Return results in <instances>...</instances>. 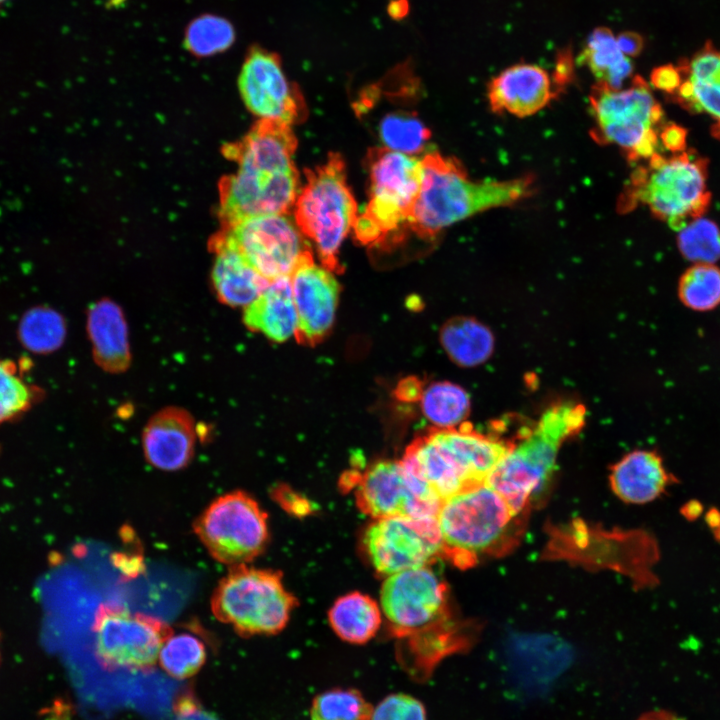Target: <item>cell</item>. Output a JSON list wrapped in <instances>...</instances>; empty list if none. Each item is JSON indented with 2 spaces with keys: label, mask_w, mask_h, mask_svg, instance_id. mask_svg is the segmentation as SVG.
I'll return each instance as SVG.
<instances>
[{
  "label": "cell",
  "mask_w": 720,
  "mask_h": 720,
  "mask_svg": "<svg viewBox=\"0 0 720 720\" xmlns=\"http://www.w3.org/2000/svg\"><path fill=\"white\" fill-rule=\"evenodd\" d=\"M297 140L290 125L259 120L239 141L223 146L236 170L219 182L222 225L265 214H287L298 196Z\"/></svg>",
  "instance_id": "cell-1"
},
{
  "label": "cell",
  "mask_w": 720,
  "mask_h": 720,
  "mask_svg": "<svg viewBox=\"0 0 720 720\" xmlns=\"http://www.w3.org/2000/svg\"><path fill=\"white\" fill-rule=\"evenodd\" d=\"M422 181L409 229L421 238H433L445 227L479 212L513 205L535 191V179L473 181L454 158L436 151L421 160Z\"/></svg>",
  "instance_id": "cell-2"
},
{
  "label": "cell",
  "mask_w": 720,
  "mask_h": 720,
  "mask_svg": "<svg viewBox=\"0 0 720 720\" xmlns=\"http://www.w3.org/2000/svg\"><path fill=\"white\" fill-rule=\"evenodd\" d=\"M512 446L470 426L435 428L415 439L402 460L444 501L486 483Z\"/></svg>",
  "instance_id": "cell-3"
},
{
  "label": "cell",
  "mask_w": 720,
  "mask_h": 720,
  "mask_svg": "<svg viewBox=\"0 0 720 720\" xmlns=\"http://www.w3.org/2000/svg\"><path fill=\"white\" fill-rule=\"evenodd\" d=\"M520 514L487 483L445 499L437 514L442 554L456 565H472L480 556L512 546Z\"/></svg>",
  "instance_id": "cell-4"
},
{
  "label": "cell",
  "mask_w": 720,
  "mask_h": 720,
  "mask_svg": "<svg viewBox=\"0 0 720 720\" xmlns=\"http://www.w3.org/2000/svg\"><path fill=\"white\" fill-rule=\"evenodd\" d=\"M706 178L707 162L694 152L682 151L669 158L657 152L646 167L633 172L618 209L627 212L644 204L654 216L680 231L709 206Z\"/></svg>",
  "instance_id": "cell-5"
},
{
  "label": "cell",
  "mask_w": 720,
  "mask_h": 720,
  "mask_svg": "<svg viewBox=\"0 0 720 720\" xmlns=\"http://www.w3.org/2000/svg\"><path fill=\"white\" fill-rule=\"evenodd\" d=\"M584 419L581 404L550 407L526 438L512 446L486 483L521 514L548 481L561 445L582 428Z\"/></svg>",
  "instance_id": "cell-6"
},
{
  "label": "cell",
  "mask_w": 720,
  "mask_h": 720,
  "mask_svg": "<svg viewBox=\"0 0 720 720\" xmlns=\"http://www.w3.org/2000/svg\"><path fill=\"white\" fill-rule=\"evenodd\" d=\"M305 173L306 184L294 204L295 222L303 236L313 241L322 266L335 272L340 267L341 244L358 216L344 160L330 153L324 164Z\"/></svg>",
  "instance_id": "cell-7"
},
{
  "label": "cell",
  "mask_w": 720,
  "mask_h": 720,
  "mask_svg": "<svg viewBox=\"0 0 720 720\" xmlns=\"http://www.w3.org/2000/svg\"><path fill=\"white\" fill-rule=\"evenodd\" d=\"M296 598L278 571L247 564L231 566L210 600L214 617L242 637L273 635L287 625Z\"/></svg>",
  "instance_id": "cell-8"
},
{
  "label": "cell",
  "mask_w": 720,
  "mask_h": 720,
  "mask_svg": "<svg viewBox=\"0 0 720 720\" xmlns=\"http://www.w3.org/2000/svg\"><path fill=\"white\" fill-rule=\"evenodd\" d=\"M369 200L353 225L355 238L363 245H375L409 229L419 196L421 160L385 147L368 152Z\"/></svg>",
  "instance_id": "cell-9"
},
{
  "label": "cell",
  "mask_w": 720,
  "mask_h": 720,
  "mask_svg": "<svg viewBox=\"0 0 720 720\" xmlns=\"http://www.w3.org/2000/svg\"><path fill=\"white\" fill-rule=\"evenodd\" d=\"M589 101L594 121L591 134L598 143L617 145L629 161L657 153L663 110L641 76L619 89L597 82Z\"/></svg>",
  "instance_id": "cell-10"
},
{
  "label": "cell",
  "mask_w": 720,
  "mask_h": 720,
  "mask_svg": "<svg viewBox=\"0 0 720 720\" xmlns=\"http://www.w3.org/2000/svg\"><path fill=\"white\" fill-rule=\"evenodd\" d=\"M380 608L399 637L433 638L443 649L454 648L446 585L429 566L387 576Z\"/></svg>",
  "instance_id": "cell-11"
},
{
  "label": "cell",
  "mask_w": 720,
  "mask_h": 720,
  "mask_svg": "<svg viewBox=\"0 0 720 720\" xmlns=\"http://www.w3.org/2000/svg\"><path fill=\"white\" fill-rule=\"evenodd\" d=\"M193 530L216 561L230 566L252 561L269 539L266 512L241 490L215 498L195 519Z\"/></svg>",
  "instance_id": "cell-12"
},
{
  "label": "cell",
  "mask_w": 720,
  "mask_h": 720,
  "mask_svg": "<svg viewBox=\"0 0 720 720\" xmlns=\"http://www.w3.org/2000/svg\"><path fill=\"white\" fill-rule=\"evenodd\" d=\"M237 251L262 277H289L311 249L287 214H265L222 225L209 241Z\"/></svg>",
  "instance_id": "cell-13"
},
{
  "label": "cell",
  "mask_w": 720,
  "mask_h": 720,
  "mask_svg": "<svg viewBox=\"0 0 720 720\" xmlns=\"http://www.w3.org/2000/svg\"><path fill=\"white\" fill-rule=\"evenodd\" d=\"M95 656L108 671L149 670L173 633L162 620L112 604L101 605L93 623Z\"/></svg>",
  "instance_id": "cell-14"
},
{
  "label": "cell",
  "mask_w": 720,
  "mask_h": 720,
  "mask_svg": "<svg viewBox=\"0 0 720 720\" xmlns=\"http://www.w3.org/2000/svg\"><path fill=\"white\" fill-rule=\"evenodd\" d=\"M355 498L374 519L392 516L437 517L442 500L402 460H382L359 477Z\"/></svg>",
  "instance_id": "cell-15"
},
{
  "label": "cell",
  "mask_w": 720,
  "mask_h": 720,
  "mask_svg": "<svg viewBox=\"0 0 720 720\" xmlns=\"http://www.w3.org/2000/svg\"><path fill=\"white\" fill-rule=\"evenodd\" d=\"M374 520L364 534L363 544L374 569L386 577L429 566L442 553L437 517Z\"/></svg>",
  "instance_id": "cell-16"
},
{
  "label": "cell",
  "mask_w": 720,
  "mask_h": 720,
  "mask_svg": "<svg viewBox=\"0 0 720 720\" xmlns=\"http://www.w3.org/2000/svg\"><path fill=\"white\" fill-rule=\"evenodd\" d=\"M238 88L244 104L259 120L291 125L304 117L303 96L296 84L288 80L280 56L273 51L259 45L248 50Z\"/></svg>",
  "instance_id": "cell-17"
},
{
  "label": "cell",
  "mask_w": 720,
  "mask_h": 720,
  "mask_svg": "<svg viewBox=\"0 0 720 720\" xmlns=\"http://www.w3.org/2000/svg\"><path fill=\"white\" fill-rule=\"evenodd\" d=\"M290 282L298 318L295 337L299 343L316 344L333 325L339 284L332 271L314 263L312 252L299 262Z\"/></svg>",
  "instance_id": "cell-18"
},
{
  "label": "cell",
  "mask_w": 720,
  "mask_h": 720,
  "mask_svg": "<svg viewBox=\"0 0 720 720\" xmlns=\"http://www.w3.org/2000/svg\"><path fill=\"white\" fill-rule=\"evenodd\" d=\"M559 87L540 66L519 63L495 76L488 84V101L495 113L527 117L542 110Z\"/></svg>",
  "instance_id": "cell-19"
},
{
  "label": "cell",
  "mask_w": 720,
  "mask_h": 720,
  "mask_svg": "<svg viewBox=\"0 0 720 720\" xmlns=\"http://www.w3.org/2000/svg\"><path fill=\"white\" fill-rule=\"evenodd\" d=\"M195 442L193 418L177 407L164 408L154 414L142 435L145 459L163 471L186 467L193 457Z\"/></svg>",
  "instance_id": "cell-20"
},
{
  "label": "cell",
  "mask_w": 720,
  "mask_h": 720,
  "mask_svg": "<svg viewBox=\"0 0 720 720\" xmlns=\"http://www.w3.org/2000/svg\"><path fill=\"white\" fill-rule=\"evenodd\" d=\"M677 482V478L666 469L662 457L652 450L628 453L612 467L610 474L614 493L631 504L651 502Z\"/></svg>",
  "instance_id": "cell-21"
},
{
  "label": "cell",
  "mask_w": 720,
  "mask_h": 720,
  "mask_svg": "<svg viewBox=\"0 0 720 720\" xmlns=\"http://www.w3.org/2000/svg\"><path fill=\"white\" fill-rule=\"evenodd\" d=\"M677 68L680 83L674 92L676 99L689 110L712 116L720 136V50L707 42L692 59Z\"/></svg>",
  "instance_id": "cell-22"
},
{
  "label": "cell",
  "mask_w": 720,
  "mask_h": 720,
  "mask_svg": "<svg viewBox=\"0 0 720 720\" xmlns=\"http://www.w3.org/2000/svg\"><path fill=\"white\" fill-rule=\"evenodd\" d=\"M87 329L96 363L111 373L125 371L131 354L121 308L109 299L97 301L88 311Z\"/></svg>",
  "instance_id": "cell-23"
},
{
  "label": "cell",
  "mask_w": 720,
  "mask_h": 720,
  "mask_svg": "<svg viewBox=\"0 0 720 720\" xmlns=\"http://www.w3.org/2000/svg\"><path fill=\"white\" fill-rule=\"evenodd\" d=\"M243 322L252 331L262 333L274 342L295 336L297 312L289 277L272 280L263 292L244 307Z\"/></svg>",
  "instance_id": "cell-24"
},
{
  "label": "cell",
  "mask_w": 720,
  "mask_h": 720,
  "mask_svg": "<svg viewBox=\"0 0 720 720\" xmlns=\"http://www.w3.org/2000/svg\"><path fill=\"white\" fill-rule=\"evenodd\" d=\"M209 248L215 254L212 284L222 303L246 307L271 282L256 272L234 249L222 245H210Z\"/></svg>",
  "instance_id": "cell-25"
},
{
  "label": "cell",
  "mask_w": 720,
  "mask_h": 720,
  "mask_svg": "<svg viewBox=\"0 0 720 720\" xmlns=\"http://www.w3.org/2000/svg\"><path fill=\"white\" fill-rule=\"evenodd\" d=\"M440 342L448 357L461 367H475L490 358L494 336L482 322L467 316L449 319L440 330Z\"/></svg>",
  "instance_id": "cell-26"
},
{
  "label": "cell",
  "mask_w": 720,
  "mask_h": 720,
  "mask_svg": "<svg viewBox=\"0 0 720 720\" xmlns=\"http://www.w3.org/2000/svg\"><path fill=\"white\" fill-rule=\"evenodd\" d=\"M328 619L342 640L363 644L377 633L381 625V610L370 596L352 592L335 601L329 610Z\"/></svg>",
  "instance_id": "cell-27"
},
{
  "label": "cell",
  "mask_w": 720,
  "mask_h": 720,
  "mask_svg": "<svg viewBox=\"0 0 720 720\" xmlns=\"http://www.w3.org/2000/svg\"><path fill=\"white\" fill-rule=\"evenodd\" d=\"M597 82L611 88H622L623 83L633 73V65L629 57L618 47L616 37L606 27H598L589 35L579 56Z\"/></svg>",
  "instance_id": "cell-28"
},
{
  "label": "cell",
  "mask_w": 720,
  "mask_h": 720,
  "mask_svg": "<svg viewBox=\"0 0 720 720\" xmlns=\"http://www.w3.org/2000/svg\"><path fill=\"white\" fill-rule=\"evenodd\" d=\"M420 400L424 416L438 429L462 425L471 407L468 393L448 381L430 384L423 390Z\"/></svg>",
  "instance_id": "cell-29"
},
{
  "label": "cell",
  "mask_w": 720,
  "mask_h": 720,
  "mask_svg": "<svg viewBox=\"0 0 720 720\" xmlns=\"http://www.w3.org/2000/svg\"><path fill=\"white\" fill-rule=\"evenodd\" d=\"M376 133L385 148L412 155L424 151L431 131L415 111L393 110L384 114Z\"/></svg>",
  "instance_id": "cell-30"
},
{
  "label": "cell",
  "mask_w": 720,
  "mask_h": 720,
  "mask_svg": "<svg viewBox=\"0 0 720 720\" xmlns=\"http://www.w3.org/2000/svg\"><path fill=\"white\" fill-rule=\"evenodd\" d=\"M680 302L692 311L707 312L720 305V268L712 263H695L680 277Z\"/></svg>",
  "instance_id": "cell-31"
},
{
  "label": "cell",
  "mask_w": 720,
  "mask_h": 720,
  "mask_svg": "<svg viewBox=\"0 0 720 720\" xmlns=\"http://www.w3.org/2000/svg\"><path fill=\"white\" fill-rule=\"evenodd\" d=\"M206 657L205 645L198 637L190 633H172L162 645L158 660L169 676L183 680L198 673Z\"/></svg>",
  "instance_id": "cell-32"
},
{
  "label": "cell",
  "mask_w": 720,
  "mask_h": 720,
  "mask_svg": "<svg viewBox=\"0 0 720 720\" xmlns=\"http://www.w3.org/2000/svg\"><path fill=\"white\" fill-rule=\"evenodd\" d=\"M235 30L227 19L206 14L193 19L185 29L184 47L192 55L208 57L232 46Z\"/></svg>",
  "instance_id": "cell-33"
},
{
  "label": "cell",
  "mask_w": 720,
  "mask_h": 720,
  "mask_svg": "<svg viewBox=\"0 0 720 720\" xmlns=\"http://www.w3.org/2000/svg\"><path fill=\"white\" fill-rule=\"evenodd\" d=\"M63 317L56 311L37 307L28 311L19 325L23 345L36 353H48L59 348L65 338Z\"/></svg>",
  "instance_id": "cell-34"
},
{
  "label": "cell",
  "mask_w": 720,
  "mask_h": 720,
  "mask_svg": "<svg viewBox=\"0 0 720 720\" xmlns=\"http://www.w3.org/2000/svg\"><path fill=\"white\" fill-rule=\"evenodd\" d=\"M373 707L356 689H331L312 701L311 720H370Z\"/></svg>",
  "instance_id": "cell-35"
},
{
  "label": "cell",
  "mask_w": 720,
  "mask_h": 720,
  "mask_svg": "<svg viewBox=\"0 0 720 720\" xmlns=\"http://www.w3.org/2000/svg\"><path fill=\"white\" fill-rule=\"evenodd\" d=\"M39 394L19 373L11 360L0 359V424L28 410Z\"/></svg>",
  "instance_id": "cell-36"
},
{
  "label": "cell",
  "mask_w": 720,
  "mask_h": 720,
  "mask_svg": "<svg viewBox=\"0 0 720 720\" xmlns=\"http://www.w3.org/2000/svg\"><path fill=\"white\" fill-rule=\"evenodd\" d=\"M678 246L681 254L694 263H712L720 259V229L698 218L680 230Z\"/></svg>",
  "instance_id": "cell-37"
},
{
  "label": "cell",
  "mask_w": 720,
  "mask_h": 720,
  "mask_svg": "<svg viewBox=\"0 0 720 720\" xmlns=\"http://www.w3.org/2000/svg\"><path fill=\"white\" fill-rule=\"evenodd\" d=\"M370 720H426V710L423 703L413 696L394 693L373 708Z\"/></svg>",
  "instance_id": "cell-38"
},
{
  "label": "cell",
  "mask_w": 720,
  "mask_h": 720,
  "mask_svg": "<svg viewBox=\"0 0 720 720\" xmlns=\"http://www.w3.org/2000/svg\"><path fill=\"white\" fill-rule=\"evenodd\" d=\"M174 714L175 720H214L202 710L198 700L191 692H185L176 698Z\"/></svg>",
  "instance_id": "cell-39"
},
{
  "label": "cell",
  "mask_w": 720,
  "mask_h": 720,
  "mask_svg": "<svg viewBox=\"0 0 720 720\" xmlns=\"http://www.w3.org/2000/svg\"><path fill=\"white\" fill-rule=\"evenodd\" d=\"M652 85L668 94H674L680 83V73L677 66H660L651 74Z\"/></svg>",
  "instance_id": "cell-40"
},
{
  "label": "cell",
  "mask_w": 720,
  "mask_h": 720,
  "mask_svg": "<svg viewBox=\"0 0 720 720\" xmlns=\"http://www.w3.org/2000/svg\"><path fill=\"white\" fill-rule=\"evenodd\" d=\"M662 144L673 153L682 152L686 144V130L675 125L665 126L660 134Z\"/></svg>",
  "instance_id": "cell-41"
},
{
  "label": "cell",
  "mask_w": 720,
  "mask_h": 720,
  "mask_svg": "<svg viewBox=\"0 0 720 720\" xmlns=\"http://www.w3.org/2000/svg\"><path fill=\"white\" fill-rule=\"evenodd\" d=\"M618 47L627 57L637 56L643 49L644 40L636 32H623L616 38Z\"/></svg>",
  "instance_id": "cell-42"
},
{
  "label": "cell",
  "mask_w": 720,
  "mask_h": 720,
  "mask_svg": "<svg viewBox=\"0 0 720 720\" xmlns=\"http://www.w3.org/2000/svg\"><path fill=\"white\" fill-rule=\"evenodd\" d=\"M573 72L572 55L570 52L562 51L558 56L556 70L553 74L555 84L562 88L571 78Z\"/></svg>",
  "instance_id": "cell-43"
},
{
  "label": "cell",
  "mask_w": 720,
  "mask_h": 720,
  "mask_svg": "<svg viewBox=\"0 0 720 720\" xmlns=\"http://www.w3.org/2000/svg\"><path fill=\"white\" fill-rule=\"evenodd\" d=\"M421 384L417 379H406L398 387V395L400 399L410 401L420 399L422 395Z\"/></svg>",
  "instance_id": "cell-44"
},
{
  "label": "cell",
  "mask_w": 720,
  "mask_h": 720,
  "mask_svg": "<svg viewBox=\"0 0 720 720\" xmlns=\"http://www.w3.org/2000/svg\"><path fill=\"white\" fill-rule=\"evenodd\" d=\"M638 720H684L666 711H653L642 715Z\"/></svg>",
  "instance_id": "cell-45"
},
{
  "label": "cell",
  "mask_w": 720,
  "mask_h": 720,
  "mask_svg": "<svg viewBox=\"0 0 720 720\" xmlns=\"http://www.w3.org/2000/svg\"><path fill=\"white\" fill-rule=\"evenodd\" d=\"M5 1H6V0H0V4H2V3L5 2Z\"/></svg>",
  "instance_id": "cell-46"
}]
</instances>
